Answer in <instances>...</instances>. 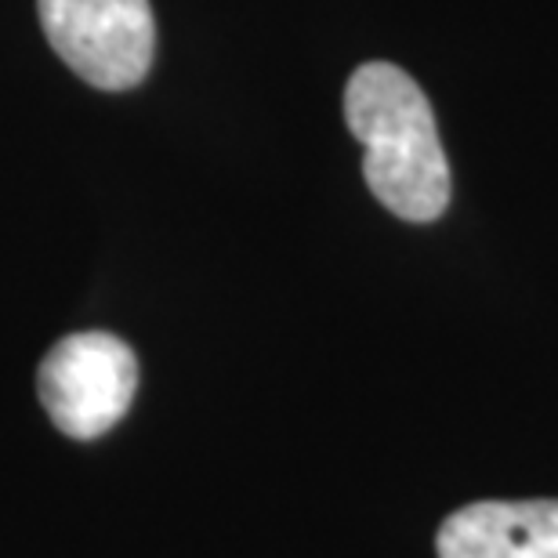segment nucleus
I'll use <instances>...</instances> for the list:
<instances>
[{"mask_svg":"<svg viewBox=\"0 0 558 558\" xmlns=\"http://www.w3.org/2000/svg\"><path fill=\"white\" fill-rule=\"evenodd\" d=\"M344 124L363 142V178L403 221H435L450 207L446 163L428 95L392 62H366L344 87Z\"/></svg>","mask_w":558,"mask_h":558,"instance_id":"1","label":"nucleus"},{"mask_svg":"<svg viewBox=\"0 0 558 558\" xmlns=\"http://www.w3.org/2000/svg\"><path fill=\"white\" fill-rule=\"evenodd\" d=\"M138 392V360L128 341L84 330L54 341L40 360L37 396L51 424L70 439H98L117 428Z\"/></svg>","mask_w":558,"mask_h":558,"instance_id":"2","label":"nucleus"},{"mask_svg":"<svg viewBox=\"0 0 558 558\" xmlns=\"http://www.w3.org/2000/svg\"><path fill=\"white\" fill-rule=\"evenodd\" d=\"M44 37L70 70L102 92L145 81L156 51L149 0H37Z\"/></svg>","mask_w":558,"mask_h":558,"instance_id":"3","label":"nucleus"},{"mask_svg":"<svg viewBox=\"0 0 558 558\" xmlns=\"http://www.w3.org/2000/svg\"><path fill=\"white\" fill-rule=\"evenodd\" d=\"M439 558H558V500H478L439 526Z\"/></svg>","mask_w":558,"mask_h":558,"instance_id":"4","label":"nucleus"}]
</instances>
